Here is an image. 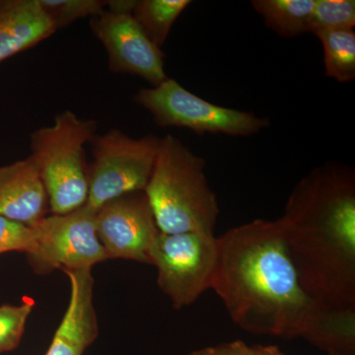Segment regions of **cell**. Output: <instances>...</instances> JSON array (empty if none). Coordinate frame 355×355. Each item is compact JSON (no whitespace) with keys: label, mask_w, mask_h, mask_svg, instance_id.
I'll return each mask as SVG.
<instances>
[{"label":"cell","mask_w":355,"mask_h":355,"mask_svg":"<svg viewBox=\"0 0 355 355\" xmlns=\"http://www.w3.org/2000/svg\"><path fill=\"white\" fill-rule=\"evenodd\" d=\"M233 323L257 336L309 340L324 308L303 291L280 219H254L217 237L211 288Z\"/></svg>","instance_id":"1"},{"label":"cell","mask_w":355,"mask_h":355,"mask_svg":"<svg viewBox=\"0 0 355 355\" xmlns=\"http://www.w3.org/2000/svg\"><path fill=\"white\" fill-rule=\"evenodd\" d=\"M303 291L320 307L355 309V174L328 162L300 180L280 217Z\"/></svg>","instance_id":"2"},{"label":"cell","mask_w":355,"mask_h":355,"mask_svg":"<svg viewBox=\"0 0 355 355\" xmlns=\"http://www.w3.org/2000/svg\"><path fill=\"white\" fill-rule=\"evenodd\" d=\"M144 193L160 232L214 233L219 205L205 175V159L174 135L160 139Z\"/></svg>","instance_id":"3"},{"label":"cell","mask_w":355,"mask_h":355,"mask_svg":"<svg viewBox=\"0 0 355 355\" xmlns=\"http://www.w3.org/2000/svg\"><path fill=\"white\" fill-rule=\"evenodd\" d=\"M97 128L95 120L65 111L55 116L53 125L30 135V157L38 168L51 214H69L87 202L85 146L94 139Z\"/></svg>","instance_id":"4"},{"label":"cell","mask_w":355,"mask_h":355,"mask_svg":"<svg viewBox=\"0 0 355 355\" xmlns=\"http://www.w3.org/2000/svg\"><path fill=\"white\" fill-rule=\"evenodd\" d=\"M160 137H132L120 130L96 135L91 141L92 164L89 166L86 205L97 211L110 200L144 191L157 157Z\"/></svg>","instance_id":"5"},{"label":"cell","mask_w":355,"mask_h":355,"mask_svg":"<svg viewBox=\"0 0 355 355\" xmlns=\"http://www.w3.org/2000/svg\"><path fill=\"white\" fill-rule=\"evenodd\" d=\"M135 101L148 111L160 127L184 128L200 135L251 137L270 123L253 113L205 101L169 77L159 85L139 89Z\"/></svg>","instance_id":"6"},{"label":"cell","mask_w":355,"mask_h":355,"mask_svg":"<svg viewBox=\"0 0 355 355\" xmlns=\"http://www.w3.org/2000/svg\"><path fill=\"white\" fill-rule=\"evenodd\" d=\"M158 286L176 309L188 307L211 288L217 260L214 233L159 232L149 251Z\"/></svg>","instance_id":"7"},{"label":"cell","mask_w":355,"mask_h":355,"mask_svg":"<svg viewBox=\"0 0 355 355\" xmlns=\"http://www.w3.org/2000/svg\"><path fill=\"white\" fill-rule=\"evenodd\" d=\"M96 210L85 205L65 214H51L33 226L37 248L29 254L37 272L87 270L108 260L96 230Z\"/></svg>","instance_id":"8"},{"label":"cell","mask_w":355,"mask_h":355,"mask_svg":"<svg viewBox=\"0 0 355 355\" xmlns=\"http://www.w3.org/2000/svg\"><path fill=\"white\" fill-rule=\"evenodd\" d=\"M135 0H111L99 15L90 19V28L101 42L114 73L141 77L153 86L164 83V53L144 34L132 11Z\"/></svg>","instance_id":"9"},{"label":"cell","mask_w":355,"mask_h":355,"mask_svg":"<svg viewBox=\"0 0 355 355\" xmlns=\"http://www.w3.org/2000/svg\"><path fill=\"white\" fill-rule=\"evenodd\" d=\"M96 230L108 259L149 263V251L160 232L144 191L128 193L96 212Z\"/></svg>","instance_id":"10"},{"label":"cell","mask_w":355,"mask_h":355,"mask_svg":"<svg viewBox=\"0 0 355 355\" xmlns=\"http://www.w3.org/2000/svg\"><path fill=\"white\" fill-rule=\"evenodd\" d=\"M65 273L70 282L69 307L46 355H83L98 336L91 270Z\"/></svg>","instance_id":"11"},{"label":"cell","mask_w":355,"mask_h":355,"mask_svg":"<svg viewBox=\"0 0 355 355\" xmlns=\"http://www.w3.org/2000/svg\"><path fill=\"white\" fill-rule=\"evenodd\" d=\"M49 210L43 181L30 156L0 167V216L34 226Z\"/></svg>","instance_id":"12"},{"label":"cell","mask_w":355,"mask_h":355,"mask_svg":"<svg viewBox=\"0 0 355 355\" xmlns=\"http://www.w3.org/2000/svg\"><path fill=\"white\" fill-rule=\"evenodd\" d=\"M55 32L39 0H0V64Z\"/></svg>","instance_id":"13"},{"label":"cell","mask_w":355,"mask_h":355,"mask_svg":"<svg viewBox=\"0 0 355 355\" xmlns=\"http://www.w3.org/2000/svg\"><path fill=\"white\" fill-rule=\"evenodd\" d=\"M315 0H254V10L266 27L282 38H295L309 33Z\"/></svg>","instance_id":"14"},{"label":"cell","mask_w":355,"mask_h":355,"mask_svg":"<svg viewBox=\"0 0 355 355\" xmlns=\"http://www.w3.org/2000/svg\"><path fill=\"white\" fill-rule=\"evenodd\" d=\"M191 3L190 0H135L132 15L149 40L162 49L173 25Z\"/></svg>","instance_id":"15"},{"label":"cell","mask_w":355,"mask_h":355,"mask_svg":"<svg viewBox=\"0 0 355 355\" xmlns=\"http://www.w3.org/2000/svg\"><path fill=\"white\" fill-rule=\"evenodd\" d=\"M314 35L323 46L326 76L340 83L354 80V29L330 30Z\"/></svg>","instance_id":"16"},{"label":"cell","mask_w":355,"mask_h":355,"mask_svg":"<svg viewBox=\"0 0 355 355\" xmlns=\"http://www.w3.org/2000/svg\"><path fill=\"white\" fill-rule=\"evenodd\" d=\"M354 0H315L309 33L354 29Z\"/></svg>","instance_id":"17"},{"label":"cell","mask_w":355,"mask_h":355,"mask_svg":"<svg viewBox=\"0 0 355 355\" xmlns=\"http://www.w3.org/2000/svg\"><path fill=\"white\" fill-rule=\"evenodd\" d=\"M39 3L57 31L77 20L91 19L107 7L104 0H39Z\"/></svg>","instance_id":"18"},{"label":"cell","mask_w":355,"mask_h":355,"mask_svg":"<svg viewBox=\"0 0 355 355\" xmlns=\"http://www.w3.org/2000/svg\"><path fill=\"white\" fill-rule=\"evenodd\" d=\"M34 306L33 301L17 306H0V354L11 352L19 345Z\"/></svg>","instance_id":"19"},{"label":"cell","mask_w":355,"mask_h":355,"mask_svg":"<svg viewBox=\"0 0 355 355\" xmlns=\"http://www.w3.org/2000/svg\"><path fill=\"white\" fill-rule=\"evenodd\" d=\"M36 248V231L33 226L0 216V254L24 252L29 256Z\"/></svg>","instance_id":"20"},{"label":"cell","mask_w":355,"mask_h":355,"mask_svg":"<svg viewBox=\"0 0 355 355\" xmlns=\"http://www.w3.org/2000/svg\"><path fill=\"white\" fill-rule=\"evenodd\" d=\"M186 355H284L277 345H249L243 340L219 343L193 350Z\"/></svg>","instance_id":"21"},{"label":"cell","mask_w":355,"mask_h":355,"mask_svg":"<svg viewBox=\"0 0 355 355\" xmlns=\"http://www.w3.org/2000/svg\"><path fill=\"white\" fill-rule=\"evenodd\" d=\"M329 355H340V354H329Z\"/></svg>","instance_id":"22"}]
</instances>
